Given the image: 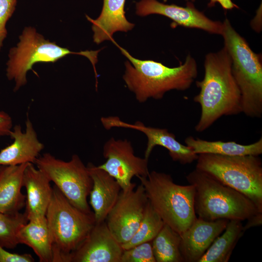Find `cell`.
<instances>
[{
    "mask_svg": "<svg viewBox=\"0 0 262 262\" xmlns=\"http://www.w3.org/2000/svg\"><path fill=\"white\" fill-rule=\"evenodd\" d=\"M204 70L203 80L196 82L199 93L194 98L201 108L195 127L198 132L206 130L223 116L242 113L241 93L232 73L230 56L225 47L206 55Z\"/></svg>",
    "mask_w": 262,
    "mask_h": 262,
    "instance_id": "1",
    "label": "cell"
},
{
    "mask_svg": "<svg viewBox=\"0 0 262 262\" xmlns=\"http://www.w3.org/2000/svg\"><path fill=\"white\" fill-rule=\"evenodd\" d=\"M113 42L131 63L125 62L126 70L123 78L139 102H144L150 98L161 99L165 93L172 90H186L197 77V64L190 54L183 64L169 67L153 60L134 58L115 40Z\"/></svg>",
    "mask_w": 262,
    "mask_h": 262,
    "instance_id": "2",
    "label": "cell"
},
{
    "mask_svg": "<svg viewBox=\"0 0 262 262\" xmlns=\"http://www.w3.org/2000/svg\"><path fill=\"white\" fill-rule=\"evenodd\" d=\"M186 178L195 188L194 207L198 217L242 221L262 213L245 195L204 171L196 168Z\"/></svg>",
    "mask_w": 262,
    "mask_h": 262,
    "instance_id": "3",
    "label": "cell"
},
{
    "mask_svg": "<svg viewBox=\"0 0 262 262\" xmlns=\"http://www.w3.org/2000/svg\"><path fill=\"white\" fill-rule=\"evenodd\" d=\"M52 248V262H71V255L96 224L93 212L73 206L54 185L46 214Z\"/></svg>",
    "mask_w": 262,
    "mask_h": 262,
    "instance_id": "4",
    "label": "cell"
},
{
    "mask_svg": "<svg viewBox=\"0 0 262 262\" xmlns=\"http://www.w3.org/2000/svg\"><path fill=\"white\" fill-rule=\"evenodd\" d=\"M221 34L231 60V71L241 96L242 111L246 116L262 115V56L254 52L246 41L226 18Z\"/></svg>",
    "mask_w": 262,
    "mask_h": 262,
    "instance_id": "5",
    "label": "cell"
},
{
    "mask_svg": "<svg viewBox=\"0 0 262 262\" xmlns=\"http://www.w3.org/2000/svg\"><path fill=\"white\" fill-rule=\"evenodd\" d=\"M137 177L154 210L174 230L182 233L197 218L192 185L177 184L170 175L156 171L149 172L146 177Z\"/></svg>",
    "mask_w": 262,
    "mask_h": 262,
    "instance_id": "6",
    "label": "cell"
},
{
    "mask_svg": "<svg viewBox=\"0 0 262 262\" xmlns=\"http://www.w3.org/2000/svg\"><path fill=\"white\" fill-rule=\"evenodd\" d=\"M196 168L249 198L262 213V162L259 156L198 155Z\"/></svg>",
    "mask_w": 262,
    "mask_h": 262,
    "instance_id": "7",
    "label": "cell"
},
{
    "mask_svg": "<svg viewBox=\"0 0 262 262\" xmlns=\"http://www.w3.org/2000/svg\"><path fill=\"white\" fill-rule=\"evenodd\" d=\"M16 47L11 49L7 63L6 76L9 80H14V91L27 82L26 74L36 63H54L70 54L83 55L92 64L96 79L98 77L96 65L100 50L73 52L62 48L55 42L46 40L43 36L32 27H26L19 36Z\"/></svg>",
    "mask_w": 262,
    "mask_h": 262,
    "instance_id": "8",
    "label": "cell"
},
{
    "mask_svg": "<svg viewBox=\"0 0 262 262\" xmlns=\"http://www.w3.org/2000/svg\"><path fill=\"white\" fill-rule=\"evenodd\" d=\"M34 164L73 206L86 213L93 212L87 201L92 180L87 166L78 155L65 161L46 153L39 156Z\"/></svg>",
    "mask_w": 262,
    "mask_h": 262,
    "instance_id": "9",
    "label": "cell"
},
{
    "mask_svg": "<svg viewBox=\"0 0 262 262\" xmlns=\"http://www.w3.org/2000/svg\"><path fill=\"white\" fill-rule=\"evenodd\" d=\"M103 155L106 162L97 166L114 178L123 192L134 189L136 184L131 182L134 176L146 177L149 172L148 159L135 156L127 139H109L103 146Z\"/></svg>",
    "mask_w": 262,
    "mask_h": 262,
    "instance_id": "10",
    "label": "cell"
},
{
    "mask_svg": "<svg viewBox=\"0 0 262 262\" xmlns=\"http://www.w3.org/2000/svg\"><path fill=\"white\" fill-rule=\"evenodd\" d=\"M148 202L141 184L135 190L121 191L105 220L109 230L121 245L128 242L138 229Z\"/></svg>",
    "mask_w": 262,
    "mask_h": 262,
    "instance_id": "11",
    "label": "cell"
},
{
    "mask_svg": "<svg viewBox=\"0 0 262 262\" xmlns=\"http://www.w3.org/2000/svg\"><path fill=\"white\" fill-rule=\"evenodd\" d=\"M104 128L110 130L118 127L136 130L145 134L147 139L145 158L148 159L153 149L157 146L165 148L173 161L181 164H186L196 161L198 154L190 147L178 141L174 134L166 129L146 126L143 123L137 121L133 124L126 123L117 116L102 117L100 119Z\"/></svg>",
    "mask_w": 262,
    "mask_h": 262,
    "instance_id": "12",
    "label": "cell"
},
{
    "mask_svg": "<svg viewBox=\"0 0 262 262\" xmlns=\"http://www.w3.org/2000/svg\"><path fill=\"white\" fill-rule=\"evenodd\" d=\"M136 14L140 16L151 14L164 16L175 24L188 28H197L209 33L221 34L223 23L213 21L206 16L187 1L186 6L164 4L157 0H141L136 3Z\"/></svg>",
    "mask_w": 262,
    "mask_h": 262,
    "instance_id": "13",
    "label": "cell"
},
{
    "mask_svg": "<svg viewBox=\"0 0 262 262\" xmlns=\"http://www.w3.org/2000/svg\"><path fill=\"white\" fill-rule=\"evenodd\" d=\"M121 245L105 221L96 223L88 236L71 255V262H120Z\"/></svg>",
    "mask_w": 262,
    "mask_h": 262,
    "instance_id": "14",
    "label": "cell"
},
{
    "mask_svg": "<svg viewBox=\"0 0 262 262\" xmlns=\"http://www.w3.org/2000/svg\"><path fill=\"white\" fill-rule=\"evenodd\" d=\"M227 219L207 221L197 217L180 234V250L185 262H198L214 240L225 230Z\"/></svg>",
    "mask_w": 262,
    "mask_h": 262,
    "instance_id": "15",
    "label": "cell"
},
{
    "mask_svg": "<svg viewBox=\"0 0 262 262\" xmlns=\"http://www.w3.org/2000/svg\"><path fill=\"white\" fill-rule=\"evenodd\" d=\"M23 131L19 125L13 127L9 136L13 143L0 151V165H17L26 163L34 164L43 149L44 145L39 140L30 119L25 122Z\"/></svg>",
    "mask_w": 262,
    "mask_h": 262,
    "instance_id": "16",
    "label": "cell"
},
{
    "mask_svg": "<svg viewBox=\"0 0 262 262\" xmlns=\"http://www.w3.org/2000/svg\"><path fill=\"white\" fill-rule=\"evenodd\" d=\"M51 181L33 164L29 163L23 177V186L26 190L25 213L28 221L46 217L52 195Z\"/></svg>",
    "mask_w": 262,
    "mask_h": 262,
    "instance_id": "17",
    "label": "cell"
},
{
    "mask_svg": "<svg viewBox=\"0 0 262 262\" xmlns=\"http://www.w3.org/2000/svg\"><path fill=\"white\" fill-rule=\"evenodd\" d=\"M93 185L90 192V204L96 223L105 221L115 204L121 188L114 178L103 169L89 163L87 165Z\"/></svg>",
    "mask_w": 262,
    "mask_h": 262,
    "instance_id": "18",
    "label": "cell"
},
{
    "mask_svg": "<svg viewBox=\"0 0 262 262\" xmlns=\"http://www.w3.org/2000/svg\"><path fill=\"white\" fill-rule=\"evenodd\" d=\"M126 0H103L99 16L93 19L86 15L92 23L93 40L97 44L106 41H114L113 34L118 31L127 32L134 24L128 21L125 16Z\"/></svg>",
    "mask_w": 262,
    "mask_h": 262,
    "instance_id": "19",
    "label": "cell"
},
{
    "mask_svg": "<svg viewBox=\"0 0 262 262\" xmlns=\"http://www.w3.org/2000/svg\"><path fill=\"white\" fill-rule=\"evenodd\" d=\"M29 163L17 165H0V212L6 214L20 212L26 204L21 192L23 177Z\"/></svg>",
    "mask_w": 262,
    "mask_h": 262,
    "instance_id": "20",
    "label": "cell"
},
{
    "mask_svg": "<svg viewBox=\"0 0 262 262\" xmlns=\"http://www.w3.org/2000/svg\"><path fill=\"white\" fill-rule=\"evenodd\" d=\"M18 244L31 247L40 262H52V241L46 217L30 220L16 233Z\"/></svg>",
    "mask_w": 262,
    "mask_h": 262,
    "instance_id": "21",
    "label": "cell"
},
{
    "mask_svg": "<svg viewBox=\"0 0 262 262\" xmlns=\"http://www.w3.org/2000/svg\"><path fill=\"white\" fill-rule=\"evenodd\" d=\"M185 143L196 154H213L224 156H259L262 154V138L249 144L242 145L234 141H207L190 136Z\"/></svg>",
    "mask_w": 262,
    "mask_h": 262,
    "instance_id": "22",
    "label": "cell"
},
{
    "mask_svg": "<svg viewBox=\"0 0 262 262\" xmlns=\"http://www.w3.org/2000/svg\"><path fill=\"white\" fill-rule=\"evenodd\" d=\"M224 232L218 236L198 262H227L245 232L242 221L229 220Z\"/></svg>",
    "mask_w": 262,
    "mask_h": 262,
    "instance_id": "23",
    "label": "cell"
},
{
    "mask_svg": "<svg viewBox=\"0 0 262 262\" xmlns=\"http://www.w3.org/2000/svg\"><path fill=\"white\" fill-rule=\"evenodd\" d=\"M180 233L164 223L151 241L156 262H184L180 250Z\"/></svg>",
    "mask_w": 262,
    "mask_h": 262,
    "instance_id": "24",
    "label": "cell"
},
{
    "mask_svg": "<svg viewBox=\"0 0 262 262\" xmlns=\"http://www.w3.org/2000/svg\"><path fill=\"white\" fill-rule=\"evenodd\" d=\"M164 224V221L148 201L138 229L128 242L121 245L122 248L125 250L145 242L152 241Z\"/></svg>",
    "mask_w": 262,
    "mask_h": 262,
    "instance_id": "25",
    "label": "cell"
},
{
    "mask_svg": "<svg viewBox=\"0 0 262 262\" xmlns=\"http://www.w3.org/2000/svg\"><path fill=\"white\" fill-rule=\"evenodd\" d=\"M28 222L25 213L6 214L0 212V244L5 248H15L18 245L17 231Z\"/></svg>",
    "mask_w": 262,
    "mask_h": 262,
    "instance_id": "26",
    "label": "cell"
},
{
    "mask_svg": "<svg viewBox=\"0 0 262 262\" xmlns=\"http://www.w3.org/2000/svg\"><path fill=\"white\" fill-rule=\"evenodd\" d=\"M120 262H156L151 241L123 250Z\"/></svg>",
    "mask_w": 262,
    "mask_h": 262,
    "instance_id": "27",
    "label": "cell"
},
{
    "mask_svg": "<svg viewBox=\"0 0 262 262\" xmlns=\"http://www.w3.org/2000/svg\"><path fill=\"white\" fill-rule=\"evenodd\" d=\"M16 3V0H0V50L7 34L6 23L13 14Z\"/></svg>",
    "mask_w": 262,
    "mask_h": 262,
    "instance_id": "28",
    "label": "cell"
},
{
    "mask_svg": "<svg viewBox=\"0 0 262 262\" xmlns=\"http://www.w3.org/2000/svg\"><path fill=\"white\" fill-rule=\"evenodd\" d=\"M34 258L30 254H17L7 251L0 244V262H33Z\"/></svg>",
    "mask_w": 262,
    "mask_h": 262,
    "instance_id": "29",
    "label": "cell"
},
{
    "mask_svg": "<svg viewBox=\"0 0 262 262\" xmlns=\"http://www.w3.org/2000/svg\"><path fill=\"white\" fill-rule=\"evenodd\" d=\"M13 128V121L10 115L0 110V137L9 136Z\"/></svg>",
    "mask_w": 262,
    "mask_h": 262,
    "instance_id": "30",
    "label": "cell"
},
{
    "mask_svg": "<svg viewBox=\"0 0 262 262\" xmlns=\"http://www.w3.org/2000/svg\"><path fill=\"white\" fill-rule=\"evenodd\" d=\"M247 220L245 226H243V230L245 232L252 227L262 225V213H258L247 219Z\"/></svg>",
    "mask_w": 262,
    "mask_h": 262,
    "instance_id": "31",
    "label": "cell"
},
{
    "mask_svg": "<svg viewBox=\"0 0 262 262\" xmlns=\"http://www.w3.org/2000/svg\"><path fill=\"white\" fill-rule=\"evenodd\" d=\"M209 1L208 4L209 7L213 6L216 3H218L225 10H231L238 7L231 0H209Z\"/></svg>",
    "mask_w": 262,
    "mask_h": 262,
    "instance_id": "32",
    "label": "cell"
},
{
    "mask_svg": "<svg viewBox=\"0 0 262 262\" xmlns=\"http://www.w3.org/2000/svg\"><path fill=\"white\" fill-rule=\"evenodd\" d=\"M187 1H190V2H193L195 1V0H186Z\"/></svg>",
    "mask_w": 262,
    "mask_h": 262,
    "instance_id": "33",
    "label": "cell"
}]
</instances>
